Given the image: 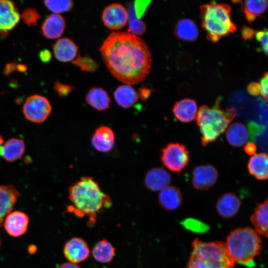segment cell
Segmentation results:
<instances>
[{"label": "cell", "instance_id": "cell-1", "mask_svg": "<svg viewBox=\"0 0 268 268\" xmlns=\"http://www.w3.org/2000/svg\"><path fill=\"white\" fill-rule=\"evenodd\" d=\"M109 71L121 82L134 85L143 81L152 64L151 53L144 41L128 32H113L99 49Z\"/></svg>", "mask_w": 268, "mask_h": 268}, {"label": "cell", "instance_id": "cell-2", "mask_svg": "<svg viewBox=\"0 0 268 268\" xmlns=\"http://www.w3.org/2000/svg\"><path fill=\"white\" fill-rule=\"evenodd\" d=\"M71 204L67 210L77 217H88L89 225L96 222L97 215L112 204L109 196L103 193L91 177H82L68 190Z\"/></svg>", "mask_w": 268, "mask_h": 268}, {"label": "cell", "instance_id": "cell-3", "mask_svg": "<svg viewBox=\"0 0 268 268\" xmlns=\"http://www.w3.org/2000/svg\"><path fill=\"white\" fill-rule=\"evenodd\" d=\"M217 98L212 107L201 106L196 116V122L201 134V143L206 146L222 134L236 115L234 108L222 109Z\"/></svg>", "mask_w": 268, "mask_h": 268}, {"label": "cell", "instance_id": "cell-4", "mask_svg": "<svg viewBox=\"0 0 268 268\" xmlns=\"http://www.w3.org/2000/svg\"><path fill=\"white\" fill-rule=\"evenodd\" d=\"M187 268H233L235 261L226 243L220 241L204 242L196 239Z\"/></svg>", "mask_w": 268, "mask_h": 268}, {"label": "cell", "instance_id": "cell-5", "mask_svg": "<svg viewBox=\"0 0 268 268\" xmlns=\"http://www.w3.org/2000/svg\"><path fill=\"white\" fill-rule=\"evenodd\" d=\"M200 10L202 27L210 42H216L222 37L237 30L231 18L230 5L211 1L201 5Z\"/></svg>", "mask_w": 268, "mask_h": 268}, {"label": "cell", "instance_id": "cell-6", "mask_svg": "<svg viewBox=\"0 0 268 268\" xmlns=\"http://www.w3.org/2000/svg\"><path fill=\"white\" fill-rule=\"evenodd\" d=\"M235 262L249 267L255 266L254 259L261 251L262 241L258 234L250 227L231 231L225 243Z\"/></svg>", "mask_w": 268, "mask_h": 268}, {"label": "cell", "instance_id": "cell-7", "mask_svg": "<svg viewBox=\"0 0 268 268\" xmlns=\"http://www.w3.org/2000/svg\"><path fill=\"white\" fill-rule=\"evenodd\" d=\"M161 160L164 166L171 171L180 172L189 162V154L183 144L169 143L161 150Z\"/></svg>", "mask_w": 268, "mask_h": 268}, {"label": "cell", "instance_id": "cell-8", "mask_svg": "<svg viewBox=\"0 0 268 268\" xmlns=\"http://www.w3.org/2000/svg\"><path fill=\"white\" fill-rule=\"evenodd\" d=\"M52 111L49 100L40 95H33L28 97L23 106V113L29 121L36 123L45 121Z\"/></svg>", "mask_w": 268, "mask_h": 268}, {"label": "cell", "instance_id": "cell-9", "mask_svg": "<svg viewBox=\"0 0 268 268\" xmlns=\"http://www.w3.org/2000/svg\"><path fill=\"white\" fill-rule=\"evenodd\" d=\"M129 14L124 6L112 3L103 11L102 19L104 25L111 30H119L124 27L128 20Z\"/></svg>", "mask_w": 268, "mask_h": 268}, {"label": "cell", "instance_id": "cell-10", "mask_svg": "<svg viewBox=\"0 0 268 268\" xmlns=\"http://www.w3.org/2000/svg\"><path fill=\"white\" fill-rule=\"evenodd\" d=\"M218 177L217 170L212 165H200L193 171L192 182L195 189L206 190L216 183Z\"/></svg>", "mask_w": 268, "mask_h": 268}, {"label": "cell", "instance_id": "cell-11", "mask_svg": "<svg viewBox=\"0 0 268 268\" xmlns=\"http://www.w3.org/2000/svg\"><path fill=\"white\" fill-rule=\"evenodd\" d=\"M90 250L86 242L81 238L73 237L68 240L64 248L65 257L70 263L76 264L85 261Z\"/></svg>", "mask_w": 268, "mask_h": 268}, {"label": "cell", "instance_id": "cell-12", "mask_svg": "<svg viewBox=\"0 0 268 268\" xmlns=\"http://www.w3.org/2000/svg\"><path fill=\"white\" fill-rule=\"evenodd\" d=\"M20 14L14 4L10 0H0V32L6 33L19 21Z\"/></svg>", "mask_w": 268, "mask_h": 268}, {"label": "cell", "instance_id": "cell-13", "mask_svg": "<svg viewBox=\"0 0 268 268\" xmlns=\"http://www.w3.org/2000/svg\"><path fill=\"white\" fill-rule=\"evenodd\" d=\"M29 218L24 212L14 211L5 218L4 227L6 232L13 237H18L27 231Z\"/></svg>", "mask_w": 268, "mask_h": 268}, {"label": "cell", "instance_id": "cell-14", "mask_svg": "<svg viewBox=\"0 0 268 268\" xmlns=\"http://www.w3.org/2000/svg\"><path fill=\"white\" fill-rule=\"evenodd\" d=\"M171 181V175L162 167H155L150 170L145 177V185L152 191H161L168 186Z\"/></svg>", "mask_w": 268, "mask_h": 268}, {"label": "cell", "instance_id": "cell-15", "mask_svg": "<svg viewBox=\"0 0 268 268\" xmlns=\"http://www.w3.org/2000/svg\"><path fill=\"white\" fill-rule=\"evenodd\" d=\"M241 201L235 194L228 193L222 195L217 200L216 208L223 218H229L234 216L239 210Z\"/></svg>", "mask_w": 268, "mask_h": 268}, {"label": "cell", "instance_id": "cell-16", "mask_svg": "<svg viewBox=\"0 0 268 268\" xmlns=\"http://www.w3.org/2000/svg\"><path fill=\"white\" fill-rule=\"evenodd\" d=\"M114 143V133L110 128L106 126L98 128L91 139V143L93 147L100 152H108L111 150Z\"/></svg>", "mask_w": 268, "mask_h": 268}, {"label": "cell", "instance_id": "cell-17", "mask_svg": "<svg viewBox=\"0 0 268 268\" xmlns=\"http://www.w3.org/2000/svg\"><path fill=\"white\" fill-rule=\"evenodd\" d=\"M174 116L179 121L188 123L196 117L198 107L196 101L186 98L175 102L172 108Z\"/></svg>", "mask_w": 268, "mask_h": 268}, {"label": "cell", "instance_id": "cell-18", "mask_svg": "<svg viewBox=\"0 0 268 268\" xmlns=\"http://www.w3.org/2000/svg\"><path fill=\"white\" fill-rule=\"evenodd\" d=\"M66 28L65 19L60 14H52L43 22L41 27L43 35L51 39L60 37Z\"/></svg>", "mask_w": 268, "mask_h": 268}, {"label": "cell", "instance_id": "cell-19", "mask_svg": "<svg viewBox=\"0 0 268 268\" xmlns=\"http://www.w3.org/2000/svg\"><path fill=\"white\" fill-rule=\"evenodd\" d=\"M19 196L13 186L0 185V226L4 217L12 209Z\"/></svg>", "mask_w": 268, "mask_h": 268}, {"label": "cell", "instance_id": "cell-20", "mask_svg": "<svg viewBox=\"0 0 268 268\" xmlns=\"http://www.w3.org/2000/svg\"><path fill=\"white\" fill-rule=\"evenodd\" d=\"M55 57L62 62L73 61L77 56L78 47L70 39L63 38L57 40L53 47Z\"/></svg>", "mask_w": 268, "mask_h": 268}, {"label": "cell", "instance_id": "cell-21", "mask_svg": "<svg viewBox=\"0 0 268 268\" xmlns=\"http://www.w3.org/2000/svg\"><path fill=\"white\" fill-rule=\"evenodd\" d=\"M159 202L164 209L173 210L182 204L183 197L180 190L174 186H167L162 190L158 196Z\"/></svg>", "mask_w": 268, "mask_h": 268}, {"label": "cell", "instance_id": "cell-22", "mask_svg": "<svg viewBox=\"0 0 268 268\" xmlns=\"http://www.w3.org/2000/svg\"><path fill=\"white\" fill-rule=\"evenodd\" d=\"M25 149L22 139L13 138L0 147V155L8 162H12L20 158Z\"/></svg>", "mask_w": 268, "mask_h": 268}, {"label": "cell", "instance_id": "cell-23", "mask_svg": "<svg viewBox=\"0 0 268 268\" xmlns=\"http://www.w3.org/2000/svg\"><path fill=\"white\" fill-rule=\"evenodd\" d=\"M225 136L229 143L232 146L240 147L248 141L249 134L245 125L236 122L231 124L227 129Z\"/></svg>", "mask_w": 268, "mask_h": 268}, {"label": "cell", "instance_id": "cell-24", "mask_svg": "<svg viewBox=\"0 0 268 268\" xmlns=\"http://www.w3.org/2000/svg\"><path fill=\"white\" fill-rule=\"evenodd\" d=\"M86 103L99 111L109 108L111 98L106 91L99 87L91 88L85 96Z\"/></svg>", "mask_w": 268, "mask_h": 268}, {"label": "cell", "instance_id": "cell-25", "mask_svg": "<svg viewBox=\"0 0 268 268\" xmlns=\"http://www.w3.org/2000/svg\"><path fill=\"white\" fill-rule=\"evenodd\" d=\"M268 155L260 153L253 155L250 159L248 168L249 173L256 178L260 180L268 179Z\"/></svg>", "mask_w": 268, "mask_h": 268}, {"label": "cell", "instance_id": "cell-26", "mask_svg": "<svg viewBox=\"0 0 268 268\" xmlns=\"http://www.w3.org/2000/svg\"><path fill=\"white\" fill-rule=\"evenodd\" d=\"M268 200L257 204L250 219L258 234L268 238Z\"/></svg>", "mask_w": 268, "mask_h": 268}, {"label": "cell", "instance_id": "cell-27", "mask_svg": "<svg viewBox=\"0 0 268 268\" xmlns=\"http://www.w3.org/2000/svg\"><path fill=\"white\" fill-rule=\"evenodd\" d=\"M117 103L124 108L132 107L139 99L135 89L130 85L124 84L118 87L114 92Z\"/></svg>", "mask_w": 268, "mask_h": 268}, {"label": "cell", "instance_id": "cell-28", "mask_svg": "<svg viewBox=\"0 0 268 268\" xmlns=\"http://www.w3.org/2000/svg\"><path fill=\"white\" fill-rule=\"evenodd\" d=\"M174 33L180 40L193 41L199 36V30L194 21L190 19H183L177 23Z\"/></svg>", "mask_w": 268, "mask_h": 268}, {"label": "cell", "instance_id": "cell-29", "mask_svg": "<svg viewBox=\"0 0 268 268\" xmlns=\"http://www.w3.org/2000/svg\"><path fill=\"white\" fill-rule=\"evenodd\" d=\"M239 2L242 3V9L249 23L252 22L260 16L268 7V1L266 0H248Z\"/></svg>", "mask_w": 268, "mask_h": 268}, {"label": "cell", "instance_id": "cell-30", "mask_svg": "<svg viewBox=\"0 0 268 268\" xmlns=\"http://www.w3.org/2000/svg\"><path fill=\"white\" fill-rule=\"evenodd\" d=\"M92 254L98 262L108 263L114 257L115 249L112 244L106 239H102L95 245Z\"/></svg>", "mask_w": 268, "mask_h": 268}, {"label": "cell", "instance_id": "cell-31", "mask_svg": "<svg viewBox=\"0 0 268 268\" xmlns=\"http://www.w3.org/2000/svg\"><path fill=\"white\" fill-rule=\"evenodd\" d=\"M129 14V28L128 32L135 35H140L146 31V27L145 23L138 19L134 13V6L130 7Z\"/></svg>", "mask_w": 268, "mask_h": 268}, {"label": "cell", "instance_id": "cell-32", "mask_svg": "<svg viewBox=\"0 0 268 268\" xmlns=\"http://www.w3.org/2000/svg\"><path fill=\"white\" fill-rule=\"evenodd\" d=\"M46 6L55 14L69 11L73 6V2L69 0H48L44 1Z\"/></svg>", "mask_w": 268, "mask_h": 268}, {"label": "cell", "instance_id": "cell-33", "mask_svg": "<svg viewBox=\"0 0 268 268\" xmlns=\"http://www.w3.org/2000/svg\"><path fill=\"white\" fill-rule=\"evenodd\" d=\"M72 63L81 70L87 72L94 71L98 68L97 63L93 59L87 56L80 57L78 55L77 58L72 61Z\"/></svg>", "mask_w": 268, "mask_h": 268}, {"label": "cell", "instance_id": "cell-34", "mask_svg": "<svg viewBox=\"0 0 268 268\" xmlns=\"http://www.w3.org/2000/svg\"><path fill=\"white\" fill-rule=\"evenodd\" d=\"M181 223L187 229L198 233L205 232L209 229L208 225L193 218L186 219Z\"/></svg>", "mask_w": 268, "mask_h": 268}, {"label": "cell", "instance_id": "cell-35", "mask_svg": "<svg viewBox=\"0 0 268 268\" xmlns=\"http://www.w3.org/2000/svg\"><path fill=\"white\" fill-rule=\"evenodd\" d=\"M23 21L28 25H35L40 15L38 11L34 8H27L25 9L21 14Z\"/></svg>", "mask_w": 268, "mask_h": 268}, {"label": "cell", "instance_id": "cell-36", "mask_svg": "<svg viewBox=\"0 0 268 268\" xmlns=\"http://www.w3.org/2000/svg\"><path fill=\"white\" fill-rule=\"evenodd\" d=\"M268 32L266 28L257 32L255 36L257 40L260 42L261 48L266 55H268Z\"/></svg>", "mask_w": 268, "mask_h": 268}, {"label": "cell", "instance_id": "cell-37", "mask_svg": "<svg viewBox=\"0 0 268 268\" xmlns=\"http://www.w3.org/2000/svg\"><path fill=\"white\" fill-rule=\"evenodd\" d=\"M54 90L58 95L61 97H65L68 95L74 89V87L67 84H62L57 81L54 85Z\"/></svg>", "mask_w": 268, "mask_h": 268}, {"label": "cell", "instance_id": "cell-38", "mask_svg": "<svg viewBox=\"0 0 268 268\" xmlns=\"http://www.w3.org/2000/svg\"><path fill=\"white\" fill-rule=\"evenodd\" d=\"M150 2V0H136L134 2V11L138 19L140 18L143 15Z\"/></svg>", "mask_w": 268, "mask_h": 268}, {"label": "cell", "instance_id": "cell-39", "mask_svg": "<svg viewBox=\"0 0 268 268\" xmlns=\"http://www.w3.org/2000/svg\"><path fill=\"white\" fill-rule=\"evenodd\" d=\"M260 86H261V94L263 97L264 99L267 101L268 100V72H266L264 76L261 78L260 81Z\"/></svg>", "mask_w": 268, "mask_h": 268}, {"label": "cell", "instance_id": "cell-40", "mask_svg": "<svg viewBox=\"0 0 268 268\" xmlns=\"http://www.w3.org/2000/svg\"><path fill=\"white\" fill-rule=\"evenodd\" d=\"M248 92L253 96H258L261 94V86L258 82L250 83L247 87Z\"/></svg>", "mask_w": 268, "mask_h": 268}, {"label": "cell", "instance_id": "cell-41", "mask_svg": "<svg viewBox=\"0 0 268 268\" xmlns=\"http://www.w3.org/2000/svg\"><path fill=\"white\" fill-rule=\"evenodd\" d=\"M257 32L253 29L246 26H243L241 29L242 37L245 40L252 38L256 35Z\"/></svg>", "mask_w": 268, "mask_h": 268}, {"label": "cell", "instance_id": "cell-42", "mask_svg": "<svg viewBox=\"0 0 268 268\" xmlns=\"http://www.w3.org/2000/svg\"><path fill=\"white\" fill-rule=\"evenodd\" d=\"M256 150V145L253 142L248 143L244 147V151L248 155H254Z\"/></svg>", "mask_w": 268, "mask_h": 268}, {"label": "cell", "instance_id": "cell-43", "mask_svg": "<svg viewBox=\"0 0 268 268\" xmlns=\"http://www.w3.org/2000/svg\"><path fill=\"white\" fill-rule=\"evenodd\" d=\"M40 58L42 61L47 62L49 61L51 58V54L48 50H44L40 52Z\"/></svg>", "mask_w": 268, "mask_h": 268}, {"label": "cell", "instance_id": "cell-44", "mask_svg": "<svg viewBox=\"0 0 268 268\" xmlns=\"http://www.w3.org/2000/svg\"><path fill=\"white\" fill-rule=\"evenodd\" d=\"M59 268H80L76 264L70 262L64 263L62 264Z\"/></svg>", "mask_w": 268, "mask_h": 268}, {"label": "cell", "instance_id": "cell-45", "mask_svg": "<svg viewBox=\"0 0 268 268\" xmlns=\"http://www.w3.org/2000/svg\"><path fill=\"white\" fill-rule=\"evenodd\" d=\"M16 66L14 64L10 63L6 65L5 68V72L6 74H9L16 69Z\"/></svg>", "mask_w": 268, "mask_h": 268}, {"label": "cell", "instance_id": "cell-46", "mask_svg": "<svg viewBox=\"0 0 268 268\" xmlns=\"http://www.w3.org/2000/svg\"><path fill=\"white\" fill-rule=\"evenodd\" d=\"M16 68L18 71L24 72L26 70V67L25 65L19 64L16 66Z\"/></svg>", "mask_w": 268, "mask_h": 268}, {"label": "cell", "instance_id": "cell-47", "mask_svg": "<svg viewBox=\"0 0 268 268\" xmlns=\"http://www.w3.org/2000/svg\"><path fill=\"white\" fill-rule=\"evenodd\" d=\"M3 143V139L2 137L0 135V147L1 146L2 144Z\"/></svg>", "mask_w": 268, "mask_h": 268}]
</instances>
